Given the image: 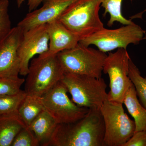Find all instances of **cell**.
I'll list each match as a JSON object with an SVG mask.
<instances>
[{
	"label": "cell",
	"instance_id": "d4e9b609",
	"mask_svg": "<svg viewBox=\"0 0 146 146\" xmlns=\"http://www.w3.org/2000/svg\"><path fill=\"white\" fill-rule=\"evenodd\" d=\"M24 0H18V5H21ZM43 0H28L27 5L29 12L35 10L43 2Z\"/></svg>",
	"mask_w": 146,
	"mask_h": 146
},
{
	"label": "cell",
	"instance_id": "9c48e42d",
	"mask_svg": "<svg viewBox=\"0 0 146 146\" xmlns=\"http://www.w3.org/2000/svg\"><path fill=\"white\" fill-rule=\"evenodd\" d=\"M130 58L127 50L123 48L118 49L107 55L103 72L107 74L109 78L108 100L123 104L127 91L133 85L129 76Z\"/></svg>",
	"mask_w": 146,
	"mask_h": 146
},
{
	"label": "cell",
	"instance_id": "cb8c5ba5",
	"mask_svg": "<svg viewBox=\"0 0 146 146\" xmlns=\"http://www.w3.org/2000/svg\"><path fill=\"white\" fill-rule=\"evenodd\" d=\"M123 146H146V131H136Z\"/></svg>",
	"mask_w": 146,
	"mask_h": 146
},
{
	"label": "cell",
	"instance_id": "277c9868",
	"mask_svg": "<svg viewBox=\"0 0 146 146\" xmlns=\"http://www.w3.org/2000/svg\"><path fill=\"white\" fill-rule=\"evenodd\" d=\"M60 81L72 96V101L80 107L100 108L108 100L107 85L103 78L65 73Z\"/></svg>",
	"mask_w": 146,
	"mask_h": 146
},
{
	"label": "cell",
	"instance_id": "7402d4cb",
	"mask_svg": "<svg viewBox=\"0 0 146 146\" xmlns=\"http://www.w3.org/2000/svg\"><path fill=\"white\" fill-rule=\"evenodd\" d=\"M25 78L17 77H0V96L13 95L21 91Z\"/></svg>",
	"mask_w": 146,
	"mask_h": 146
},
{
	"label": "cell",
	"instance_id": "8992f818",
	"mask_svg": "<svg viewBox=\"0 0 146 146\" xmlns=\"http://www.w3.org/2000/svg\"><path fill=\"white\" fill-rule=\"evenodd\" d=\"M123 104L107 100L100 108L104 122V146H123L135 132L134 121L125 112Z\"/></svg>",
	"mask_w": 146,
	"mask_h": 146
},
{
	"label": "cell",
	"instance_id": "e0dca14e",
	"mask_svg": "<svg viewBox=\"0 0 146 146\" xmlns=\"http://www.w3.org/2000/svg\"><path fill=\"white\" fill-rule=\"evenodd\" d=\"M44 110L40 98L27 95L20 104L18 112L28 127Z\"/></svg>",
	"mask_w": 146,
	"mask_h": 146
},
{
	"label": "cell",
	"instance_id": "9a60e30c",
	"mask_svg": "<svg viewBox=\"0 0 146 146\" xmlns=\"http://www.w3.org/2000/svg\"><path fill=\"white\" fill-rule=\"evenodd\" d=\"M26 127L18 112L0 115V146H11L17 134Z\"/></svg>",
	"mask_w": 146,
	"mask_h": 146
},
{
	"label": "cell",
	"instance_id": "44dd1931",
	"mask_svg": "<svg viewBox=\"0 0 146 146\" xmlns=\"http://www.w3.org/2000/svg\"><path fill=\"white\" fill-rule=\"evenodd\" d=\"M9 5V0H0V44L12 29L8 13Z\"/></svg>",
	"mask_w": 146,
	"mask_h": 146
},
{
	"label": "cell",
	"instance_id": "d6986e66",
	"mask_svg": "<svg viewBox=\"0 0 146 146\" xmlns=\"http://www.w3.org/2000/svg\"><path fill=\"white\" fill-rule=\"evenodd\" d=\"M129 76L135 87L137 96L143 106L146 108V77L141 75V72L131 59L129 62Z\"/></svg>",
	"mask_w": 146,
	"mask_h": 146
},
{
	"label": "cell",
	"instance_id": "5bb4252c",
	"mask_svg": "<svg viewBox=\"0 0 146 146\" xmlns=\"http://www.w3.org/2000/svg\"><path fill=\"white\" fill-rule=\"evenodd\" d=\"M57 124L54 119L44 110L28 127L34 133L40 146H47Z\"/></svg>",
	"mask_w": 146,
	"mask_h": 146
},
{
	"label": "cell",
	"instance_id": "30bf717a",
	"mask_svg": "<svg viewBox=\"0 0 146 146\" xmlns=\"http://www.w3.org/2000/svg\"><path fill=\"white\" fill-rule=\"evenodd\" d=\"M49 43L47 24L39 25L24 32L18 49L21 75L27 76L30 61L36 55L47 52Z\"/></svg>",
	"mask_w": 146,
	"mask_h": 146
},
{
	"label": "cell",
	"instance_id": "ba28073f",
	"mask_svg": "<svg viewBox=\"0 0 146 146\" xmlns=\"http://www.w3.org/2000/svg\"><path fill=\"white\" fill-rule=\"evenodd\" d=\"M68 92L60 81L40 97L44 109L58 124L74 122L89 112V109L78 106L70 99Z\"/></svg>",
	"mask_w": 146,
	"mask_h": 146
},
{
	"label": "cell",
	"instance_id": "8fae6325",
	"mask_svg": "<svg viewBox=\"0 0 146 146\" xmlns=\"http://www.w3.org/2000/svg\"><path fill=\"white\" fill-rule=\"evenodd\" d=\"M23 33L18 26L12 28L0 44V77H19L21 65L18 49Z\"/></svg>",
	"mask_w": 146,
	"mask_h": 146
},
{
	"label": "cell",
	"instance_id": "7c38bea8",
	"mask_svg": "<svg viewBox=\"0 0 146 146\" xmlns=\"http://www.w3.org/2000/svg\"><path fill=\"white\" fill-rule=\"evenodd\" d=\"M76 0H43V5L27 13L17 26L23 32L56 20L66 8Z\"/></svg>",
	"mask_w": 146,
	"mask_h": 146
},
{
	"label": "cell",
	"instance_id": "ffe728a7",
	"mask_svg": "<svg viewBox=\"0 0 146 146\" xmlns=\"http://www.w3.org/2000/svg\"><path fill=\"white\" fill-rule=\"evenodd\" d=\"M27 96L25 90L13 95L0 96V115L18 112L21 102Z\"/></svg>",
	"mask_w": 146,
	"mask_h": 146
},
{
	"label": "cell",
	"instance_id": "4fadbf2b",
	"mask_svg": "<svg viewBox=\"0 0 146 146\" xmlns=\"http://www.w3.org/2000/svg\"><path fill=\"white\" fill-rule=\"evenodd\" d=\"M49 38V49L46 54H56L58 53L74 48L79 43L78 36L69 30L56 19L47 24Z\"/></svg>",
	"mask_w": 146,
	"mask_h": 146
},
{
	"label": "cell",
	"instance_id": "5b68a950",
	"mask_svg": "<svg viewBox=\"0 0 146 146\" xmlns=\"http://www.w3.org/2000/svg\"><path fill=\"white\" fill-rule=\"evenodd\" d=\"M57 56L65 73L100 78L107 55L79 43L74 48L58 53Z\"/></svg>",
	"mask_w": 146,
	"mask_h": 146
},
{
	"label": "cell",
	"instance_id": "2e32d148",
	"mask_svg": "<svg viewBox=\"0 0 146 146\" xmlns=\"http://www.w3.org/2000/svg\"><path fill=\"white\" fill-rule=\"evenodd\" d=\"M123 104L134 119L136 131H146V108L141 104L133 85L127 91Z\"/></svg>",
	"mask_w": 146,
	"mask_h": 146
},
{
	"label": "cell",
	"instance_id": "6da1fadb",
	"mask_svg": "<svg viewBox=\"0 0 146 146\" xmlns=\"http://www.w3.org/2000/svg\"><path fill=\"white\" fill-rule=\"evenodd\" d=\"M104 134L100 108H91L76 121L58 124L47 146H104Z\"/></svg>",
	"mask_w": 146,
	"mask_h": 146
},
{
	"label": "cell",
	"instance_id": "3957f363",
	"mask_svg": "<svg viewBox=\"0 0 146 146\" xmlns=\"http://www.w3.org/2000/svg\"><path fill=\"white\" fill-rule=\"evenodd\" d=\"M29 69L25 91L28 96L39 98L60 82L65 73L57 54L39 55L31 60Z\"/></svg>",
	"mask_w": 146,
	"mask_h": 146
},
{
	"label": "cell",
	"instance_id": "52a82bcc",
	"mask_svg": "<svg viewBox=\"0 0 146 146\" xmlns=\"http://www.w3.org/2000/svg\"><path fill=\"white\" fill-rule=\"evenodd\" d=\"M145 34V31L133 23L113 29L104 28L81 39L79 44L86 46L94 45L98 49L106 53L119 48L127 50L131 44H138L144 39Z\"/></svg>",
	"mask_w": 146,
	"mask_h": 146
},
{
	"label": "cell",
	"instance_id": "ac0fdd59",
	"mask_svg": "<svg viewBox=\"0 0 146 146\" xmlns=\"http://www.w3.org/2000/svg\"><path fill=\"white\" fill-rule=\"evenodd\" d=\"M101 6L104 9V15L107 13L110 15V19L107 25L111 27L115 22H118L123 25H127L133 23L126 19L122 13L121 5L123 0H100Z\"/></svg>",
	"mask_w": 146,
	"mask_h": 146
},
{
	"label": "cell",
	"instance_id": "603a6c76",
	"mask_svg": "<svg viewBox=\"0 0 146 146\" xmlns=\"http://www.w3.org/2000/svg\"><path fill=\"white\" fill-rule=\"evenodd\" d=\"M40 146L34 133L28 127L23 128L14 138L11 146Z\"/></svg>",
	"mask_w": 146,
	"mask_h": 146
},
{
	"label": "cell",
	"instance_id": "7a4b0ae2",
	"mask_svg": "<svg viewBox=\"0 0 146 146\" xmlns=\"http://www.w3.org/2000/svg\"><path fill=\"white\" fill-rule=\"evenodd\" d=\"M101 5L100 0H76L57 20L80 40L104 28L99 16Z\"/></svg>",
	"mask_w": 146,
	"mask_h": 146
}]
</instances>
